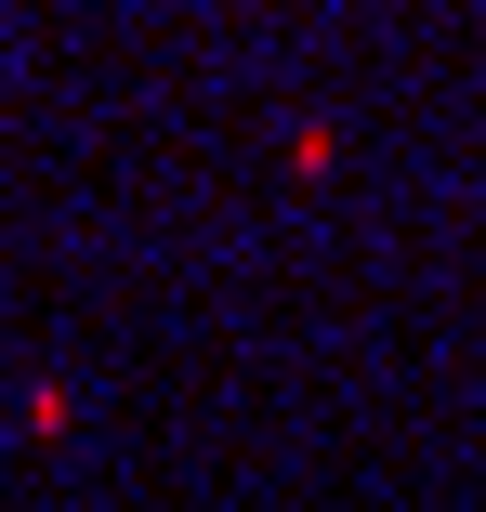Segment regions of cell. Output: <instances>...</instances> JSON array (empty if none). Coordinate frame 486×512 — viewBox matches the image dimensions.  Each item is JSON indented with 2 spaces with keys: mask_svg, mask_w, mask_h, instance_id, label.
Masks as SVG:
<instances>
[{
  "mask_svg": "<svg viewBox=\"0 0 486 512\" xmlns=\"http://www.w3.org/2000/svg\"><path fill=\"white\" fill-rule=\"evenodd\" d=\"M66 421H79V394H66V381H27V434H40V447H53V434H66Z\"/></svg>",
  "mask_w": 486,
  "mask_h": 512,
  "instance_id": "cell-1",
  "label": "cell"
},
{
  "mask_svg": "<svg viewBox=\"0 0 486 512\" xmlns=\"http://www.w3.org/2000/svg\"><path fill=\"white\" fill-rule=\"evenodd\" d=\"M289 171H303V184H329V171H342V132H316V119H303V132H289Z\"/></svg>",
  "mask_w": 486,
  "mask_h": 512,
  "instance_id": "cell-2",
  "label": "cell"
}]
</instances>
